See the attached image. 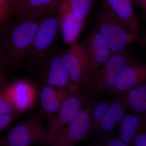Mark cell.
Returning <instances> with one entry per match:
<instances>
[{"instance_id": "cell-24", "label": "cell", "mask_w": 146, "mask_h": 146, "mask_svg": "<svg viewBox=\"0 0 146 146\" xmlns=\"http://www.w3.org/2000/svg\"><path fill=\"white\" fill-rule=\"evenodd\" d=\"M23 113L17 112L7 115H0V133L10 128Z\"/></svg>"}, {"instance_id": "cell-17", "label": "cell", "mask_w": 146, "mask_h": 146, "mask_svg": "<svg viewBox=\"0 0 146 146\" xmlns=\"http://www.w3.org/2000/svg\"><path fill=\"white\" fill-rule=\"evenodd\" d=\"M117 96L112 100L107 113L100 124L96 133L100 136L115 132L116 127L126 114L127 110L125 104L121 97Z\"/></svg>"}, {"instance_id": "cell-18", "label": "cell", "mask_w": 146, "mask_h": 146, "mask_svg": "<svg viewBox=\"0 0 146 146\" xmlns=\"http://www.w3.org/2000/svg\"><path fill=\"white\" fill-rule=\"evenodd\" d=\"M146 131V117L137 114H126L120 123L119 136L131 146L138 134Z\"/></svg>"}, {"instance_id": "cell-20", "label": "cell", "mask_w": 146, "mask_h": 146, "mask_svg": "<svg viewBox=\"0 0 146 146\" xmlns=\"http://www.w3.org/2000/svg\"><path fill=\"white\" fill-rule=\"evenodd\" d=\"M77 18L84 21L93 7L94 0H62Z\"/></svg>"}, {"instance_id": "cell-30", "label": "cell", "mask_w": 146, "mask_h": 146, "mask_svg": "<svg viewBox=\"0 0 146 146\" xmlns=\"http://www.w3.org/2000/svg\"><path fill=\"white\" fill-rule=\"evenodd\" d=\"M8 1L10 3L11 5L13 8V10H14L15 13L16 8H17L18 5H19V3L21 2V0H8Z\"/></svg>"}, {"instance_id": "cell-3", "label": "cell", "mask_w": 146, "mask_h": 146, "mask_svg": "<svg viewBox=\"0 0 146 146\" xmlns=\"http://www.w3.org/2000/svg\"><path fill=\"white\" fill-rule=\"evenodd\" d=\"M96 22L95 27L107 43L111 55L125 50L128 45L134 42H138L142 46L136 35L107 9H100Z\"/></svg>"}, {"instance_id": "cell-27", "label": "cell", "mask_w": 146, "mask_h": 146, "mask_svg": "<svg viewBox=\"0 0 146 146\" xmlns=\"http://www.w3.org/2000/svg\"><path fill=\"white\" fill-rule=\"evenodd\" d=\"M8 70V66L6 59L5 54L3 48L0 40V70Z\"/></svg>"}, {"instance_id": "cell-2", "label": "cell", "mask_w": 146, "mask_h": 146, "mask_svg": "<svg viewBox=\"0 0 146 146\" xmlns=\"http://www.w3.org/2000/svg\"><path fill=\"white\" fill-rule=\"evenodd\" d=\"M57 8L42 16L33 42L25 58L27 66L32 72L56 47L60 30Z\"/></svg>"}, {"instance_id": "cell-13", "label": "cell", "mask_w": 146, "mask_h": 146, "mask_svg": "<svg viewBox=\"0 0 146 146\" xmlns=\"http://www.w3.org/2000/svg\"><path fill=\"white\" fill-rule=\"evenodd\" d=\"M104 8L110 11L143 43L140 27L131 0H104Z\"/></svg>"}, {"instance_id": "cell-15", "label": "cell", "mask_w": 146, "mask_h": 146, "mask_svg": "<svg viewBox=\"0 0 146 146\" xmlns=\"http://www.w3.org/2000/svg\"><path fill=\"white\" fill-rule=\"evenodd\" d=\"M57 87L56 89L50 85H43L39 93L41 110L50 119L56 113L64 100L71 94L65 88Z\"/></svg>"}, {"instance_id": "cell-35", "label": "cell", "mask_w": 146, "mask_h": 146, "mask_svg": "<svg viewBox=\"0 0 146 146\" xmlns=\"http://www.w3.org/2000/svg\"></svg>"}, {"instance_id": "cell-11", "label": "cell", "mask_w": 146, "mask_h": 146, "mask_svg": "<svg viewBox=\"0 0 146 146\" xmlns=\"http://www.w3.org/2000/svg\"><path fill=\"white\" fill-rule=\"evenodd\" d=\"M146 65L138 61L123 69L115 85L107 94L120 96L129 89L146 82Z\"/></svg>"}, {"instance_id": "cell-8", "label": "cell", "mask_w": 146, "mask_h": 146, "mask_svg": "<svg viewBox=\"0 0 146 146\" xmlns=\"http://www.w3.org/2000/svg\"><path fill=\"white\" fill-rule=\"evenodd\" d=\"M81 44L87 57L85 77L91 85L95 74L111 56L110 51L104 38L96 27Z\"/></svg>"}, {"instance_id": "cell-19", "label": "cell", "mask_w": 146, "mask_h": 146, "mask_svg": "<svg viewBox=\"0 0 146 146\" xmlns=\"http://www.w3.org/2000/svg\"><path fill=\"white\" fill-rule=\"evenodd\" d=\"M120 96L127 109L133 114L146 116V82L129 89Z\"/></svg>"}, {"instance_id": "cell-16", "label": "cell", "mask_w": 146, "mask_h": 146, "mask_svg": "<svg viewBox=\"0 0 146 146\" xmlns=\"http://www.w3.org/2000/svg\"><path fill=\"white\" fill-rule=\"evenodd\" d=\"M62 0H21L16 11V19L40 18L48 11L57 8Z\"/></svg>"}, {"instance_id": "cell-34", "label": "cell", "mask_w": 146, "mask_h": 146, "mask_svg": "<svg viewBox=\"0 0 146 146\" xmlns=\"http://www.w3.org/2000/svg\"><path fill=\"white\" fill-rule=\"evenodd\" d=\"M0 146H7L5 145H2V144H0Z\"/></svg>"}, {"instance_id": "cell-21", "label": "cell", "mask_w": 146, "mask_h": 146, "mask_svg": "<svg viewBox=\"0 0 146 146\" xmlns=\"http://www.w3.org/2000/svg\"><path fill=\"white\" fill-rule=\"evenodd\" d=\"M112 100H106L97 103L95 102L91 116V129L92 136L96 134L102 120L108 110Z\"/></svg>"}, {"instance_id": "cell-14", "label": "cell", "mask_w": 146, "mask_h": 146, "mask_svg": "<svg viewBox=\"0 0 146 146\" xmlns=\"http://www.w3.org/2000/svg\"><path fill=\"white\" fill-rule=\"evenodd\" d=\"M57 10L63 43L72 46L76 44L84 21L77 18L70 9L61 2Z\"/></svg>"}, {"instance_id": "cell-10", "label": "cell", "mask_w": 146, "mask_h": 146, "mask_svg": "<svg viewBox=\"0 0 146 146\" xmlns=\"http://www.w3.org/2000/svg\"><path fill=\"white\" fill-rule=\"evenodd\" d=\"M88 101L87 97L78 92L71 94L66 98L56 113L49 120L46 127L49 141L52 136L70 122L83 107L84 104Z\"/></svg>"}, {"instance_id": "cell-1", "label": "cell", "mask_w": 146, "mask_h": 146, "mask_svg": "<svg viewBox=\"0 0 146 146\" xmlns=\"http://www.w3.org/2000/svg\"><path fill=\"white\" fill-rule=\"evenodd\" d=\"M42 16L35 19H16L0 29V40L8 70H14L26 57Z\"/></svg>"}, {"instance_id": "cell-22", "label": "cell", "mask_w": 146, "mask_h": 146, "mask_svg": "<svg viewBox=\"0 0 146 146\" xmlns=\"http://www.w3.org/2000/svg\"><path fill=\"white\" fill-rule=\"evenodd\" d=\"M91 146H129L115 132L100 136Z\"/></svg>"}, {"instance_id": "cell-29", "label": "cell", "mask_w": 146, "mask_h": 146, "mask_svg": "<svg viewBox=\"0 0 146 146\" xmlns=\"http://www.w3.org/2000/svg\"><path fill=\"white\" fill-rule=\"evenodd\" d=\"M7 74L5 70H0V86L6 84Z\"/></svg>"}, {"instance_id": "cell-31", "label": "cell", "mask_w": 146, "mask_h": 146, "mask_svg": "<svg viewBox=\"0 0 146 146\" xmlns=\"http://www.w3.org/2000/svg\"><path fill=\"white\" fill-rule=\"evenodd\" d=\"M139 7L143 10H145L146 8V0H140Z\"/></svg>"}, {"instance_id": "cell-9", "label": "cell", "mask_w": 146, "mask_h": 146, "mask_svg": "<svg viewBox=\"0 0 146 146\" xmlns=\"http://www.w3.org/2000/svg\"><path fill=\"white\" fill-rule=\"evenodd\" d=\"M59 55L74 86L79 89L83 84L90 85L85 75L87 57L81 43L75 44L69 49L59 52Z\"/></svg>"}, {"instance_id": "cell-23", "label": "cell", "mask_w": 146, "mask_h": 146, "mask_svg": "<svg viewBox=\"0 0 146 146\" xmlns=\"http://www.w3.org/2000/svg\"><path fill=\"white\" fill-rule=\"evenodd\" d=\"M15 11L8 0H0V29L10 22Z\"/></svg>"}, {"instance_id": "cell-5", "label": "cell", "mask_w": 146, "mask_h": 146, "mask_svg": "<svg viewBox=\"0 0 146 146\" xmlns=\"http://www.w3.org/2000/svg\"><path fill=\"white\" fill-rule=\"evenodd\" d=\"M46 129L40 117L29 116L11 128L0 140V144L7 146H31L33 144H49Z\"/></svg>"}, {"instance_id": "cell-25", "label": "cell", "mask_w": 146, "mask_h": 146, "mask_svg": "<svg viewBox=\"0 0 146 146\" xmlns=\"http://www.w3.org/2000/svg\"><path fill=\"white\" fill-rule=\"evenodd\" d=\"M17 112L9 96L0 101V115H7Z\"/></svg>"}, {"instance_id": "cell-4", "label": "cell", "mask_w": 146, "mask_h": 146, "mask_svg": "<svg viewBox=\"0 0 146 146\" xmlns=\"http://www.w3.org/2000/svg\"><path fill=\"white\" fill-rule=\"evenodd\" d=\"M95 102L89 100L69 124L52 136L49 143L55 146H75L91 136V110Z\"/></svg>"}, {"instance_id": "cell-32", "label": "cell", "mask_w": 146, "mask_h": 146, "mask_svg": "<svg viewBox=\"0 0 146 146\" xmlns=\"http://www.w3.org/2000/svg\"><path fill=\"white\" fill-rule=\"evenodd\" d=\"M132 4L136 5L139 7L140 5V0H131Z\"/></svg>"}, {"instance_id": "cell-7", "label": "cell", "mask_w": 146, "mask_h": 146, "mask_svg": "<svg viewBox=\"0 0 146 146\" xmlns=\"http://www.w3.org/2000/svg\"><path fill=\"white\" fill-rule=\"evenodd\" d=\"M33 72L43 86L48 85L62 87L71 94L78 92L79 89L71 83L56 47L42 60Z\"/></svg>"}, {"instance_id": "cell-33", "label": "cell", "mask_w": 146, "mask_h": 146, "mask_svg": "<svg viewBox=\"0 0 146 146\" xmlns=\"http://www.w3.org/2000/svg\"><path fill=\"white\" fill-rule=\"evenodd\" d=\"M48 145H47L46 146H54V145H52V144H48Z\"/></svg>"}, {"instance_id": "cell-26", "label": "cell", "mask_w": 146, "mask_h": 146, "mask_svg": "<svg viewBox=\"0 0 146 146\" xmlns=\"http://www.w3.org/2000/svg\"><path fill=\"white\" fill-rule=\"evenodd\" d=\"M130 146H146V131L138 134Z\"/></svg>"}, {"instance_id": "cell-12", "label": "cell", "mask_w": 146, "mask_h": 146, "mask_svg": "<svg viewBox=\"0 0 146 146\" xmlns=\"http://www.w3.org/2000/svg\"><path fill=\"white\" fill-rule=\"evenodd\" d=\"M9 95L16 110L23 113L34 105L37 97V91L31 82L19 80L9 84Z\"/></svg>"}, {"instance_id": "cell-28", "label": "cell", "mask_w": 146, "mask_h": 146, "mask_svg": "<svg viewBox=\"0 0 146 146\" xmlns=\"http://www.w3.org/2000/svg\"><path fill=\"white\" fill-rule=\"evenodd\" d=\"M9 84L6 83L0 86V101L9 96Z\"/></svg>"}, {"instance_id": "cell-6", "label": "cell", "mask_w": 146, "mask_h": 146, "mask_svg": "<svg viewBox=\"0 0 146 146\" xmlns=\"http://www.w3.org/2000/svg\"><path fill=\"white\" fill-rule=\"evenodd\" d=\"M138 55L127 48L121 52L112 54L95 74L91 86L95 91L108 92L115 85L123 69L137 61Z\"/></svg>"}]
</instances>
